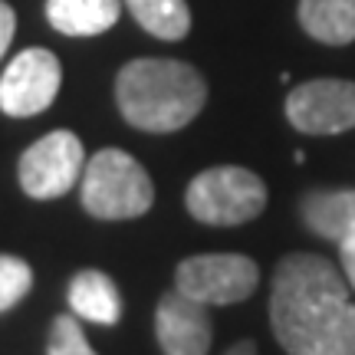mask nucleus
<instances>
[{
    "mask_svg": "<svg viewBox=\"0 0 355 355\" xmlns=\"http://www.w3.org/2000/svg\"><path fill=\"white\" fill-rule=\"evenodd\" d=\"M349 279L316 254L283 257L270 290V326L290 355H355Z\"/></svg>",
    "mask_w": 355,
    "mask_h": 355,
    "instance_id": "f257e3e1",
    "label": "nucleus"
},
{
    "mask_svg": "<svg viewBox=\"0 0 355 355\" xmlns=\"http://www.w3.org/2000/svg\"><path fill=\"white\" fill-rule=\"evenodd\" d=\"M207 102V86L194 66L181 60L145 56L132 60L115 76V105L132 128L141 132H178Z\"/></svg>",
    "mask_w": 355,
    "mask_h": 355,
    "instance_id": "f03ea898",
    "label": "nucleus"
},
{
    "mask_svg": "<svg viewBox=\"0 0 355 355\" xmlns=\"http://www.w3.org/2000/svg\"><path fill=\"white\" fill-rule=\"evenodd\" d=\"M83 207L99 220H132L148 214L155 204V184L148 171L122 148H102L86 162L83 178Z\"/></svg>",
    "mask_w": 355,
    "mask_h": 355,
    "instance_id": "7ed1b4c3",
    "label": "nucleus"
},
{
    "mask_svg": "<svg viewBox=\"0 0 355 355\" xmlns=\"http://www.w3.org/2000/svg\"><path fill=\"white\" fill-rule=\"evenodd\" d=\"M188 214L201 224L237 227L263 214L266 184L241 165H217L194 178L184 191Z\"/></svg>",
    "mask_w": 355,
    "mask_h": 355,
    "instance_id": "20e7f679",
    "label": "nucleus"
},
{
    "mask_svg": "<svg viewBox=\"0 0 355 355\" xmlns=\"http://www.w3.org/2000/svg\"><path fill=\"white\" fill-rule=\"evenodd\" d=\"M83 168H86V152H83L79 135L56 128L20 155L17 171H20V188L30 198L53 201V198H63L83 178Z\"/></svg>",
    "mask_w": 355,
    "mask_h": 355,
    "instance_id": "39448f33",
    "label": "nucleus"
},
{
    "mask_svg": "<svg viewBox=\"0 0 355 355\" xmlns=\"http://www.w3.org/2000/svg\"><path fill=\"white\" fill-rule=\"evenodd\" d=\"M260 270L250 257L241 254H201L181 260L175 273V286L191 300L207 306L243 303L257 290Z\"/></svg>",
    "mask_w": 355,
    "mask_h": 355,
    "instance_id": "423d86ee",
    "label": "nucleus"
},
{
    "mask_svg": "<svg viewBox=\"0 0 355 355\" xmlns=\"http://www.w3.org/2000/svg\"><path fill=\"white\" fill-rule=\"evenodd\" d=\"M60 83H63V66L56 53L43 46L17 53L0 76V112L13 119H30L43 112L53 105Z\"/></svg>",
    "mask_w": 355,
    "mask_h": 355,
    "instance_id": "0eeeda50",
    "label": "nucleus"
},
{
    "mask_svg": "<svg viewBox=\"0 0 355 355\" xmlns=\"http://www.w3.org/2000/svg\"><path fill=\"white\" fill-rule=\"evenodd\" d=\"M286 119L303 135H339L355 128V83L349 79H309L290 89Z\"/></svg>",
    "mask_w": 355,
    "mask_h": 355,
    "instance_id": "6e6552de",
    "label": "nucleus"
},
{
    "mask_svg": "<svg viewBox=\"0 0 355 355\" xmlns=\"http://www.w3.org/2000/svg\"><path fill=\"white\" fill-rule=\"evenodd\" d=\"M155 339L165 355H207L211 349V316L207 303L191 300L175 286L155 309Z\"/></svg>",
    "mask_w": 355,
    "mask_h": 355,
    "instance_id": "1a4fd4ad",
    "label": "nucleus"
},
{
    "mask_svg": "<svg viewBox=\"0 0 355 355\" xmlns=\"http://www.w3.org/2000/svg\"><path fill=\"white\" fill-rule=\"evenodd\" d=\"M306 227L316 237L345 243L355 241V191L336 188V191H309L300 204Z\"/></svg>",
    "mask_w": 355,
    "mask_h": 355,
    "instance_id": "9d476101",
    "label": "nucleus"
},
{
    "mask_svg": "<svg viewBox=\"0 0 355 355\" xmlns=\"http://www.w3.org/2000/svg\"><path fill=\"white\" fill-rule=\"evenodd\" d=\"M119 13V0H46V20L66 37H99L115 26Z\"/></svg>",
    "mask_w": 355,
    "mask_h": 355,
    "instance_id": "9b49d317",
    "label": "nucleus"
},
{
    "mask_svg": "<svg viewBox=\"0 0 355 355\" xmlns=\"http://www.w3.org/2000/svg\"><path fill=\"white\" fill-rule=\"evenodd\" d=\"M69 306L79 319L99 322V326H115L122 316V296L115 283L102 270H83L69 283Z\"/></svg>",
    "mask_w": 355,
    "mask_h": 355,
    "instance_id": "f8f14e48",
    "label": "nucleus"
},
{
    "mask_svg": "<svg viewBox=\"0 0 355 355\" xmlns=\"http://www.w3.org/2000/svg\"><path fill=\"white\" fill-rule=\"evenodd\" d=\"M300 24L319 43L345 46L355 40V0H300Z\"/></svg>",
    "mask_w": 355,
    "mask_h": 355,
    "instance_id": "ddd939ff",
    "label": "nucleus"
},
{
    "mask_svg": "<svg viewBox=\"0 0 355 355\" xmlns=\"http://www.w3.org/2000/svg\"><path fill=\"white\" fill-rule=\"evenodd\" d=\"M141 30L158 40H184L191 30V10L184 0H125Z\"/></svg>",
    "mask_w": 355,
    "mask_h": 355,
    "instance_id": "4468645a",
    "label": "nucleus"
},
{
    "mask_svg": "<svg viewBox=\"0 0 355 355\" xmlns=\"http://www.w3.org/2000/svg\"><path fill=\"white\" fill-rule=\"evenodd\" d=\"M33 286V270L26 260L0 254V313H7L24 300Z\"/></svg>",
    "mask_w": 355,
    "mask_h": 355,
    "instance_id": "2eb2a0df",
    "label": "nucleus"
},
{
    "mask_svg": "<svg viewBox=\"0 0 355 355\" xmlns=\"http://www.w3.org/2000/svg\"><path fill=\"white\" fill-rule=\"evenodd\" d=\"M46 355H96V349L86 343L76 319L56 316L50 326V339H46Z\"/></svg>",
    "mask_w": 355,
    "mask_h": 355,
    "instance_id": "dca6fc26",
    "label": "nucleus"
},
{
    "mask_svg": "<svg viewBox=\"0 0 355 355\" xmlns=\"http://www.w3.org/2000/svg\"><path fill=\"white\" fill-rule=\"evenodd\" d=\"M13 33H17V13H13L10 3L0 0V60H3V53L10 50Z\"/></svg>",
    "mask_w": 355,
    "mask_h": 355,
    "instance_id": "f3484780",
    "label": "nucleus"
},
{
    "mask_svg": "<svg viewBox=\"0 0 355 355\" xmlns=\"http://www.w3.org/2000/svg\"><path fill=\"white\" fill-rule=\"evenodd\" d=\"M339 260H343V273L349 279V286L355 290V241L339 243Z\"/></svg>",
    "mask_w": 355,
    "mask_h": 355,
    "instance_id": "a211bd4d",
    "label": "nucleus"
},
{
    "mask_svg": "<svg viewBox=\"0 0 355 355\" xmlns=\"http://www.w3.org/2000/svg\"><path fill=\"white\" fill-rule=\"evenodd\" d=\"M224 355H257V345L250 343V339H243V343H237V345H230Z\"/></svg>",
    "mask_w": 355,
    "mask_h": 355,
    "instance_id": "6ab92c4d",
    "label": "nucleus"
}]
</instances>
